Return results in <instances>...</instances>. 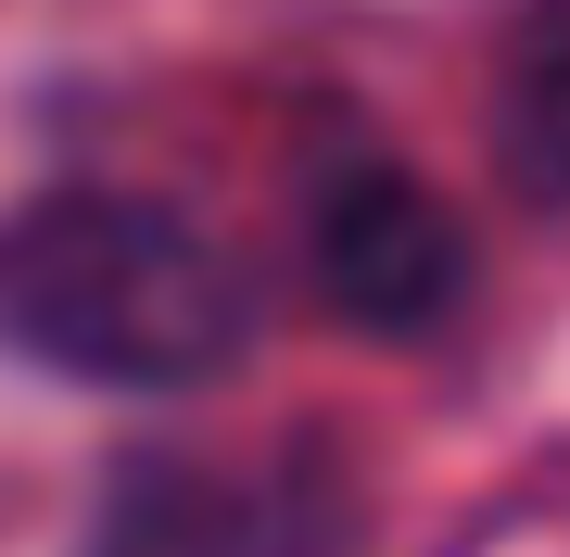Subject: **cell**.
<instances>
[{"label": "cell", "instance_id": "cell-3", "mask_svg": "<svg viewBox=\"0 0 570 557\" xmlns=\"http://www.w3.org/2000/svg\"><path fill=\"white\" fill-rule=\"evenodd\" d=\"M494 166L520 203H570V0L520 26L508 89H494Z\"/></svg>", "mask_w": 570, "mask_h": 557}, {"label": "cell", "instance_id": "cell-2", "mask_svg": "<svg viewBox=\"0 0 570 557\" xmlns=\"http://www.w3.org/2000/svg\"><path fill=\"white\" fill-rule=\"evenodd\" d=\"M305 267H317L330 317H355L381 342H419V330H444L456 291H469V228L406 166H343L305 203Z\"/></svg>", "mask_w": 570, "mask_h": 557}, {"label": "cell", "instance_id": "cell-1", "mask_svg": "<svg viewBox=\"0 0 570 557\" xmlns=\"http://www.w3.org/2000/svg\"><path fill=\"white\" fill-rule=\"evenodd\" d=\"M0 342L102 392H190L242 368L254 291L190 216L51 190V203L0 216Z\"/></svg>", "mask_w": 570, "mask_h": 557}]
</instances>
